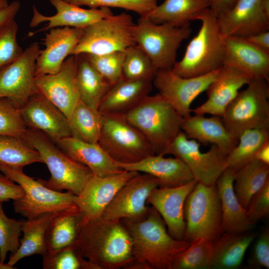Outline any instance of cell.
Returning <instances> with one entry per match:
<instances>
[{"label":"cell","mask_w":269,"mask_h":269,"mask_svg":"<svg viewBox=\"0 0 269 269\" xmlns=\"http://www.w3.org/2000/svg\"><path fill=\"white\" fill-rule=\"evenodd\" d=\"M120 221L132 242L134 260L129 269H171L176 258L191 244L172 237L164 221L153 207H149L139 218Z\"/></svg>","instance_id":"6da1fadb"},{"label":"cell","mask_w":269,"mask_h":269,"mask_svg":"<svg viewBox=\"0 0 269 269\" xmlns=\"http://www.w3.org/2000/svg\"><path fill=\"white\" fill-rule=\"evenodd\" d=\"M76 243L92 269H129L134 260L131 236L121 221L89 220Z\"/></svg>","instance_id":"7a4b0ae2"},{"label":"cell","mask_w":269,"mask_h":269,"mask_svg":"<svg viewBox=\"0 0 269 269\" xmlns=\"http://www.w3.org/2000/svg\"><path fill=\"white\" fill-rule=\"evenodd\" d=\"M201 22L182 58L172 70L183 77H193L217 71L224 66L225 44L217 16L209 9L197 18Z\"/></svg>","instance_id":"3957f363"},{"label":"cell","mask_w":269,"mask_h":269,"mask_svg":"<svg viewBox=\"0 0 269 269\" xmlns=\"http://www.w3.org/2000/svg\"><path fill=\"white\" fill-rule=\"evenodd\" d=\"M123 115L145 137L155 154L165 155L181 131L183 118L158 93L147 96Z\"/></svg>","instance_id":"277c9868"},{"label":"cell","mask_w":269,"mask_h":269,"mask_svg":"<svg viewBox=\"0 0 269 269\" xmlns=\"http://www.w3.org/2000/svg\"><path fill=\"white\" fill-rule=\"evenodd\" d=\"M22 138L37 151L42 163L49 169L48 180L40 179L46 187L59 192L66 190L78 196L93 175L89 168L69 157L42 132L27 128Z\"/></svg>","instance_id":"5b68a950"},{"label":"cell","mask_w":269,"mask_h":269,"mask_svg":"<svg viewBox=\"0 0 269 269\" xmlns=\"http://www.w3.org/2000/svg\"><path fill=\"white\" fill-rule=\"evenodd\" d=\"M269 82L263 79H251L221 117L227 129L237 139L247 130H269Z\"/></svg>","instance_id":"8992f818"},{"label":"cell","mask_w":269,"mask_h":269,"mask_svg":"<svg viewBox=\"0 0 269 269\" xmlns=\"http://www.w3.org/2000/svg\"><path fill=\"white\" fill-rule=\"evenodd\" d=\"M186 228L184 240L204 238L212 242L222 234V210L215 184L197 182L184 204Z\"/></svg>","instance_id":"52a82bcc"},{"label":"cell","mask_w":269,"mask_h":269,"mask_svg":"<svg viewBox=\"0 0 269 269\" xmlns=\"http://www.w3.org/2000/svg\"><path fill=\"white\" fill-rule=\"evenodd\" d=\"M0 171L19 184L24 191L22 197L13 200L14 212L26 219L48 212H58L78 208L77 195L70 192L52 190L41 182L25 174L22 170L11 168L0 164Z\"/></svg>","instance_id":"ba28073f"},{"label":"cell","mask_w":269,"mask_h":269,"mask_svg":"<svg viewBox=\"0 0 269 269\" xmlns=\"http://www.w3.org/2000/svg\"><path fill=\"white\" fill-rule=\"evenodd\" d=\"M192 32L190 26L178 27L167 23L157 24L145 16H139L133 28V36L157 70L172 69L177 51Z\"/></svg>","instance_id":"9c48e42d"},{"label":"cell","mask_w":269,"mask_h":269,"mask_svg":"<svg viewBox=\"0 0 269 269\" xmlns=\"http://www.w3.org/2000/svg\"><path fill=\"white\" fill-rule=\"evenodd\" d=\"M133 18L125 12L112 14L84 28L83 33L71 55H101L126 51L136 44Z\"/></svg>","instance_id":"30bf717a"},{"label":"cell","mask_w":269,"mask_h":269,"mask_svg":"<svg viewBox=\"0 0 269 269\" xmlns=\"http://www.w3.org/2000/svg\"><path fill=\"white\" fill-rule=\"evenodd\" d=\"M98 143L119 163H133L155 154L145 137L123 115L102 114Z\"/></svg>","instance_id":"8fae6325"},{"label":"cell","mask_w":269,"mask_h":269,"mask_svg":"<svg viewBox=\"0 0 269 269\" xmlns=\"http://www.w3.org/2000/svg\"><path fill=\"white\" fill-rule=\"evenodd\" d=\"M166 154L181 159L190 169L194 180L208 185L215 184L226 168L227 153L215 145L202 152L200 143L188 138L182 131L166 151Z\"/></svg>","instance_id":"7c38bea8"},{"label":"cell","mask_w":269,"mask_h":269,"mask_svg":"<svg viewBox=\"0 0 269 269\" xmlns=\"http://www.w3.org/2000/svg\"><path fill=\"white\" fill-rule=\"evenodd\" d=\"M218 70L205 75L183 77L172 69L157 70L152 85L183 118L191 115V105L202 93L206 91L215 78Z\"/></svg>","instance_id":"4fadbf2b"},{"label":"cell","mask_w":269,"mask_h":269,"mask_svg":"<svg viewBox=\"0 0 269 269\" xmlns=\"http://www.w3.org/2000/svg\"><path fill=\"white\" fill-rule=\"evenodd\" d=\"M40 51L39 44L33 43L18 59L0 71V98H7L20 108L37 92L35 67Z\"/></svg>","instance_id":"5bb4252c"},{"label":"cell","mask_w":269,"mask_h":269,"mask_svg":"<svg viewBox=\"0 0 269 269\" xmlns=\"http://www.w3.org/2000/svg\"><path fill=\"white\" fill-rule=\"evenodd\" d=\"M159 186L155 177L139 172L119 189L101 217L107 220L120 221L143 216L149 207L146 206L148 196Z\"/></svg>","instance_id":"9a60e30c"},{"label":"cell","mask_w":269,"mask_h":269,"mask_svg":"<svg viewBox=\"0 0 269 269\" xmlns=\"http://www.w3.org/2000/svg\"><path fill=\"white\" fill-rule=\"evenodd\" d=\"M35 84L37 92L69 119L80 100L76 81V56H69L58 72L36 76Z\"/></svg>","instance_id":"2e32d148"},{"label":"cell","mask_w":269,"mask_h":269,"mask_svg":"<svg viewBox=\"0 0 269 269\" xmlns=\"http://www.w3.org/2000/svg\"><path fill=\"white\" fill-rule=\"evenodd\" d=\"M138 173L124 170L105 176L93 175L86 182L76 201L83 218V224L101 217L119 189Z\"/></svg>","instance_id":"e0dca14e"},{"label":"cell","mask_w":269,"mask_h":269,"mask_svg":"<svg viewBox=\"0 0 269 269\" xmlns=\"http://www.w3.org/2000/svg\"><path fill=\"white\" fill-rule=\"evenodd\" d=\"M223 36L247 37L269 30V0H237L217 17Z\"/></svg>","instance_id":"ac0fdd59"},{"label":"cell","mask_w":269,"mask_h":269,"mask_svg":"<svg viewBox=\"0 0 269 269\" xmlns=\"http://www.w3.org/2000/svg\"><path fill=\"white\" fill-rule=\"evenodd\" d=\"M19 110L28 128L42 132L54 142L71 136L68 118L39 92L32 95Z\"/></svg>","instance_id":"d6986e66"},{"label":"cell","mask_w":269,"mask_h":269,"mask_svg":"<svg viewBox=\"0 0 269 269\" xmlns=\"http://www.w3.org/2000/svg\"><path fill=\"white\" fill-rule=\"evenodd\" d=\"M196 183L193 179L177 187H158L151 192L147 199V203L158 212L166 224L168 233L175 239L184 240L186 228L184 204Z\"/></svg>","instance_id":"ffe728a7"},{"label":"cell","mask_w":269,"mask_h":269,"mask_svg":"<svg viewBox=\"0 0 269 269\" xmlns=\"http://www.w3.org/2000/svg\"><path fill=\"white\" fill-rule=\"evenodd\" d=\"M223 38L224 66L236 69L251 79H263L269 81V52L245 37L226 35Z\"/></svg>","instance_id":"44dd1931"},{"label":"cell","mask_w":269,"mask_h":269,"mask_svg":"<svg viewBox=\"0 0 269 269\" xmlns=\"http://www.w3.org/2000/svg\"><path fill=\"white\" fill-rule=\"evenodd\" d=\"M49 0L55 8L56 13L51 16L45 15L33 6V15L29 23L30 27H35L44 22L47 24L39 30L29 33V36L34 35L39 31L56 27L84 29L93 23L113 14L109 7L85 9L64 0Z\"/></svg>","instance_id":"7402d4cb"},{"label":"cell","mask_w":269,"mask_h":269,"mask_svg":"<svg viewBox=\"0 0 269 269\" xmlns=\"http://www.w3.org/2000/svg\"><path fill=\"white\" fill-rule=\"evenodd\" d=\"M251 79L241 72L224 66L206 90V101L192 109L195 115H211L222 117L227 107L238 95L241 88Z\"/></svg>","instance_id":"603a6c76"},{"label":"cell","mask_w":269,"mask_h":269,"mask_svg":"<svg viewBox=\"0 0 269 269\" xmlns=\"http://www.w3.org/2000/svg\"><path fill=\"white\" fill-rule=\"evenodd\" d=\"M84 29L63 27L49 29L43 39L45 48L37 58L35 76L53 74L61 69L66 59L74 49Z\"/></svg>","instance_id":"cb8c5ba5"},{"label":"cell","mask_w":269,"mask_h":269,"mask_svg":"<svg viewBox=\"0 0 269 269\" xmlns=\"http://www.w3.org/2000/svg\"><path fill=\"white\" fill-rule=\"evenodd\" d=\"M125 170L145 173L155 177L159 187H174L185 184L194 179L188 166L181 159L165 157L161 154L149 155L133 163H119Z\"/></svg>","instance_id":"d4e9b609"},{"label":"cell","mask_w":269,"mask_h":269,"mask_svg":"<svg viewBox=\"0 0 269 269\" xmlns=\"http://www.w3.org/2000/svg\"><path fill=\"white\" fill-rule=\"evenodd\" d=\"M55 143L69 157L89 168L94 175L105 176L124 170L98 143L87 142L72 136Z\"/></svg>","instance_id":"484cf974"},{"label":"cell","mask_w":269,"mask_h":269,"mask_svg":"<svg viewBox=\"0 0 269 269\" xmlns=\"http://www.w3.org/2000/svg\"><path fill=\"white\" fill-rule=\"evenodd\" d=\"M181 129L188 138L203 144L215 145L228 154L238 142L217 116L191 115L183 118Z\"/></svg>","instance_id":"4316f807"},{"label":"cell","mask_w":269,"mask_h":269,"mask_svg":"<svg viewBox=\"0 0 269 269\" xmlns=\"http://www.w3.org/2000/svg\"><path fill=\"white\" fill-rule=\"evenodd\" d=\"M235 172L226 168L215 183L221 205L223 233L250 231L255 226L250 222L246 209L241 205L235 194Z\"/></svg>","instance_id":"83f0119b"},{"label":"cell","mask_w":269,"mask_h":269,"mask_svg":"<svg viewBox=\"0 0 269 269\" xmlns=\"http://www.w3.org/2000/svg\"><path fill=\"white\" fill-rule=\"evenodd\" d=\"M152 89L151 82L132 80L122 76L111 86L98 111L102 114L125 115L149 95Z\"/></svg>","instance_id":"f1b7e54d"},{"label":"cell","mask_w":269,"mask_h":269,"mask_svg":"<svg viewBox=\"0 0 269 269\" xmlns=\"http://www.w3.org/2000/svg\"><path fill=\"white\" fill-rule=\"evenodd\" d=\"M209 7L208 0H164L144 16L154 23L190 26L191 21Z\"/></svg>","instance_id":"f546056e"},{"label":"cell","mask_w":269,"mask_h":269,"mask_svg":"<svg viewBox=\"0 0 269 269\" xmlns=\"http://www.w3.org/2000/svg\"><path fill=\"white\" fill-rule=\"evenodd\" d=\"M255 237V234L251 231L242 233H223L213 242L212 269H235L238 268Z\"/></svg>","instance_id":"4dcf8cb0"},{"label":"cell","mask_w":269,"mask_h":269,"mask_svg":"<svg viewBox=\"0 0 269 269\" xmlns=\"http://www.w3.org/2000/svg\"><path fill=\"white\" fill-rule=\"evenodd\" d=\"M57 213H45L35 218L21 220L23 237L20 239L18 250L10 255L6 263L9 267L13 269L14 266L21 259L35 255L43 256L47 252L45 244L46 231L50 222Z\"/></svg>","instance_id":"1f68e13d"},{"label":"cell","mask_w":269,"mask_h":269,"mask_svg":"<svg viewBox=\"0 0 269 269\" xmlns=\"http://www.w3.org/2000/svg\"><path fill=\"white\" fill-rule=\"evenodd\" d=\"M82 225L83 218L78 208L58 212L46 231L47 251L54 252L75 243Z\"/></svg>","instance_id":"d6a6232c"},{"label":"cell","mask_w":269,"mask_h":269,"mask_svg":"<svg viewBox=\"0 0 269 269\" xmlns=\"http://www.w3.org/2000/svg\"><path fill=\"white\" fill-rule=\"evenodd\" d=\"M76 57V81L80 100L98 110L99 105L111 85L95 69L85 55Z\"/></svg>","instance_id":"836d02e7"},{"label":"cell","mask_w":269,"mask_h":269,"mask_svg":"<svg viewBox=\"0 0 269 269\" xmlns=\"http://www.w3.org/2000/svg\"><path fill=\"white\" fill-rule=\"evenodd\" d=\"M269 180V165L254 159L235 172L234 189L246 209L252 197Z\"/></svg>","instance_id":"e575fe53"},{"label":"cell","mask_w":269,"mask_h":269,"mask_svg":"<svg viewBox=\"0 0 269 269\" xmlns=\"http://www.w3.org/2000/svg\"><path fill=\"white\" fill-rule=\"evenodd\" d=\"M71 136L89 143H98L102 114L80 100L68 119Z\"/></svg>","instance_id":"d590c367"},{"label":"cell","mask_w":269,"mask_h":269,"mask_svg":"<svg viewBox=\"0 0 269 269\" xmlns=\"http://www.w3.org/2000/svg\"><path fill=\"white\" fill-rule=\"evenodd\" d=\"M36 162H41L37 151L20 137L0 135V164L22 170Z\"/></svg>","instance_id":"8d00e7d4"},{"label":"cell","mask_w":269,"mask_h":269,"mask_svg":"<svg viewBox=\"0 0 269 269\" xmlns=\"http://www.w3.org/2000/svg\"><path fill=\"white\" fill-rule=\"evenodd\" d=\"M269 140V130L252 129L244 132L239 137L238 142L228 153L226 168L236 172L255 159L260 147Z\"/></svg>","instance_id":"74e56055"},{"label":"cell","mask_w":269,"mask_h":269,"mask_svg":"<svg viewBox=\"0 0 269 269\" xmlns=\"http://www.w3.org/2000/svg\"><path fill=\"white\" fill-rule=\"evenodd\" d=\"M213 257V242L199 238L178 256L171 269H212Z\"/></svg>","instance_id":"f35d334b"},{"label":"cell","mask_w":269,"mask_h":269,"mask_svg":"<svg viewBox=\"0 0 269 269\" xmlns=\"http://www.w3.org/2000/svg\"><path fill=\"white\" fill-rule=\"evenodd\" d=\"M157 71L148 56L136 44L126 50L123 66V77L152 82Z\"/></svg>","instance_id":"ab89813d"},{"label":"cell","mask_w":269,"mask_h":269,"mask_svg":"<svg viewBox=\"0 0 269 269\" xmlns=\"http://www.w3.org/2000/svg\"><path fill=\"white\" fill-rule=\"evenodd\" d=\"M42 257L44 269H92L76 243L54 252L47 251Z\"/></svg>","instance_id":"60d3db41"},{"label":"cell","mask_w":269,"mask_h":269,"mask_svg":"<svg viewBox=\"0 0 269 269\" xmlns=\"http://www.w3.org/2000/svg\"><path fill=\"white\" fill-rule=\"evenodd\" d=\"M0 202V262L4 263L8 252L14 254L20 246L21 220L8 218Z\"/></svg>","instance_id":"b9f144b4"},{"label":"cell","mask_w":269,"mask_h":269,"mask_svg":"<svg viewBox=\"0 0 269 269\" xmlns=\"http://www.w3.org/2000/svg\"><path fill=\"white\" fill-rule=\"evenodd\" d=\"M126 51L101 55L84 54L95 69L112 85L123 76Z\"/></svg>","instance_id":"7bdbcfd3"},{"label":"cell","mask_w":269,"mask_h":269,"mask_svg":"<svg viewBox=\"0 0 269 269\" xmlns=\"http://www.w3.org/2000/svg\"><path fill=\"white\" fill-rule=\"evenodd\" d=\"M70 3L90 8L117 7L133 11L144 16L157 6V0H64Z\"/></svg>","instance_id":"ee69618b"},{"label":"cell","mask_w":269,"mask_h":269,"mask_svg":"<svg viewBox=\"0 0 269 269\" xmlns=\"http://www.w3.org/2000/svg\"><path fill=\"white\" fill-rule=\"evenodd\" d=\"M18 29L14 19L0 29V71L18 59L23 52L17 40Z\"/></svg>","instance_id":"f6af8a7d"},{"label":"cell","mask_w":269,"mask_h":269,"mask_svg":"<svg viewBox=\"0 0 269 269\" xmlns=\"http://www.w3.org/2000/svg\"><path fill=\"white\" fill-rule=\"evenodd\" d=\"M27 129L19 108L9 99L0 98V135L22 137Z\"/></svg>","instance_id":"bcb514c9"},{"label":"cell","mask_w":269,"mask_h":269,"mask_svg":"<svg viewBox=\"0 0 269 269\" xmlns=\"http://www.w3.org/2000/svg\"><path fill=\"white\" fill-rule=\"evenodd\" d=\"M250 222L255 224L269 213V180L251 198L246 208Z\"/></svg>","instance_id":"7dc6e473"},{"label":"cell","mask_w":269,"mask_h":269,"mask_svg":"<svg viewBox=\"0 0 269 269\" xmlns=\"http://www.w3.org/2000/svg\"><path fill=\"white\" fill-rule=\"evenodd\" d=\"M248 264L251 269L269 268V230L265 228L254 247Z\"/></svg>","instance_id":"c3c4849f"},{"label":"cell","mask_w":269,"mask_h":269,"mask_svg":"<svg viewBox=\"0 0 269 269\" xmlns=\"http://www.w3.org/2000/svg\"><path fill=\"white\" fill-rule=\"evenodd\" d=\"M24 195V191L18 184L7 177L3 174H0V202L15 200Z\"/></svg>","instance_id":"681fc988"},{"label":"cell","mask_w":269,"mask_h":269,"mask_svg":"<svg viewBox=\"0 0 269 269\" xmlns=\"http://www.w3.org/2000/svg\"><path fill=\"white\" fill-rule=\"evenodd\" d=\"M20 4L18 1L14 0L4 8L0 9V29L14 17L18 12Z\"/></svg>","instance_id":"f907efd6"},{"label":"cell","mask_w":269,"mask_h":269,"mask_svg":"<svg viewBox=\"0 0 269 269\" xmlns=\"http://www.w3.org/2000/svg\"><path fill=\"white\" fill-rule=\"evenodd\" d=\"M209 9L218 17L230 10L237 0H208Z\"/></svg>","instance_id":"816d5d0a"},{"label":"cell","mask_w":269,"mask_h":269,"mask_svg":"<svg viewBox=\"0 0 269 269\" xmlns=\"http://www.w3.org/2000/svg\"><path fill=\"white\" fill-rule=\"evenodd\" d=\"M245 38L254 44L269 52V30L257 33Z\"/></svg>","instance_id":"f5cc1de1"},{"label":"cell","mask_w":269,"mask_h":269,"mask_svg":"<svg viewBox=\"0 0 269 269\" xmlns=\"http://www.w3.org/2000/svg\"><path fill=\"white\" fill-rule=\"evenodd\" d=\"M255 159L269 165V140L265 142L259 149L256 153Z\"/></svg>","instance_id":"db71d44e"},{"label":"cell","mask_w":269,"mask_h":269,"mask_svg":"<svg viewBox=\"0 0 269 269\" xmlns=\"http://www.w3.org/2000/svg\"><path fill=\"white\" fill-rule=\"evenodd\" d=\"M8 4L7 0H0V9L6 7Z\"/></svg>","instance_id":"11a10c76"},{"label":"cell","mask_w":269,"mask_h":269,"mask_svg":"<svg viewBox=\"0 0 269 269\" xmlns=\"http://www.w3.org/2000/svg\"></svg>","instance_id":"9f6ffc18"}]
</instances>
